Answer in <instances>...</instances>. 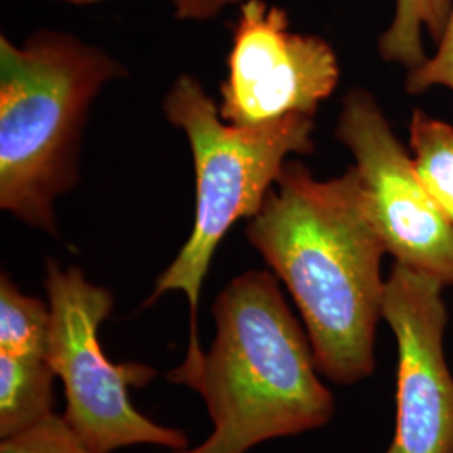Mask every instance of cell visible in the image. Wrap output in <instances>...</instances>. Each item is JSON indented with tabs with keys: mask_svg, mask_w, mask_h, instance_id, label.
Returning <instances> with one entry per match:
<instances>
[{
	"mask_svg": "<svg viewBox=\"0 0 453 453\" xmlns=\"http://www.w3.org/2000/svg\"><path fill=\"white\" fill-rule=\"evenodd\" d=\"M453 0H396L393 22L381 34L378 49L385 61L420 67L428 56L423 50L421 34L426 31L438 44L452 16Z\"/></svg>",
	"mask_w": 453,
	"mask_h": 453,
	"instance_id": "obj_10",
	"label": "cell"
},
{
	"mask_svg": "<svg viewBox=\"0 0 453 453\" xmlns=\"http://www.w3.org/2000/svg\"><path fill=\"white\" fill-rule=\"evenodd\" d=\"M123 69L65 33H35L19 48L0 37V207L58 234L54 200L78 180L88 110Z\"/></svg>",
	"mask_w": 453,
	"mask_h": 453,
	"instance_id": "obj_3",
	"label": "cell"
},
{
	"mask_svg": "<svg viewBox=\"0 0 453 453\" xmlns=\"http://www.w3.org/2000/svg\"><path fill=\"white\" fill-rule=\"evenodd\" d=\"M46 291L49 363L65 385V418L89 450L140 443L185 449L183 432L153 423L131 405L130 388L145 387L157 372L138 363L114 365L103 351L97 331L113 309L111 292L52 259L46 260Z\"/></svg>",
	"mask_w": 453,
	"mask_h": 453,
	"instance_id": "obj_5",
	"label": "cell"
},
{
	"mask_svg": "<svg viewBox=\"0 0 453 453\" xmlns=\"http://www.w3.org/2000/svg\"><path fill=\"white\" fill-rule=\"evenodd\" d=\"M417 172L453 222V125L417 110L410 123Z\"/></svg>",
	"mask_w": 453,
	"mask_h": 453,
	"instance_id": "obj_12",
	"label": "cell"
},
{
	"mask_svg": "<svg viewBox=\"0 0 453 453\" xmlns=\"http://www.w3.org/2000/svg\"><path fill=\"white\" fill-rule=\"evenodd\" d=\"M438 280L393 265L381 316L398 344L396 425L387 453H453V376L443 353L449 321Z\"/></svg>",
	"mask_w": 453,
	"mask_h": 453,
	"instance_id": "obj_8",
	"label": "cell"
},
{
	"mask_svg": "<svg viewBox=\"0 0 453 453\" xmlns=\"http://www.w3.org/2000/svg\"><path fill=\"white\" fill-rule=\"evenodd\" d=\"M336 136L357 160L374 228L396 264L453 286V222L370 93L351 91Z\"/></svg>",
	"mask_w": 453,
	"mask_h": 453,
	"instance_id": "obj_6",
	"label": "cell"
},
{
	"mask_svg": "<svg viewBox=\"0 0 453 453\" xmlns=\"http://www.w3.org/2000/svg\"><path fill=\"white\" fill-rule=\"evenodd\" d=\"M166 119L185 131L196 173L195 222L188 241L155 284L146 306L163 294L181 291L190 304V344L185 361L168 372L177 383L198 370L200 348L196 311L211 257L228 228L254 219L274 187L291 153L312 151V118L291 114L257 127H235L222 119L217 104L192 76H180L165 97Z\"/></svg>",
	"mask_w": 453,
	"mask_h": 453,
	"instance_id": "obj_4",
	"label": "cell"
},
{
	"mask_svg": "<svg viewBox=\"0 0 453 453\" xmlns=\"http://www.w3.org/2000/svg\"><path fill=\"white\" fill-rule=\"evenodd\" d=\"M247 239L291 292L318 370L340 385L372 374L387 250L357 168L319 181L286 163Z\"/></svg>",
	"mask_w": 453,
	"mask_h": 453,
	"instance_id": "obj_1",
	"label": "cell"
},
{
	"mask_svg": "<svg viewBox=\"0 0 453 453\" xmlns=\"http://www.w3.org/2000/svg\"><path fill=\"white\" fill-rule=\"evenodd\" d=\"M175 14L183 20H209L228 5L241 0H170Z\"/></svg>",
	"mask_w": 453,
	"mask_h": 453,
	"instance_id": "obj_15",
	"label": "cell"
},
{
	"mask_svg": "<svg viewBox=\"0 0 453 453\" xmlns=\"http://www.w3.org/2000/svg\"><path fill=\"white\" fill-rule=\"evenodd\" d=\"M177 453H192V452H177Z\"/></svg>",
	"mask_w": 453,
	"mask_h": 453,
	"instance_id": "obj_17",
	"label": "cell"
},
{
	"mask_svg": "<svg viewBox=\"0 0 453 453\" xmlns=\"http://www.w3.org/2000/svg\"><path fill=\"white\" fill-rule=\"evenodd\" d=\"M65 2H74V4H93V2H97V0H65Z\"/></svg>",
	"mask_w": 453,
	"mask_h": 453,
	"instance_id": "obj_16",
	"label": "cell"
},
{
	"mask_svg": "<svg viewBox=\"0 0 453 453\" xmlns=\"http://www.w3.org/2000/svg\"><path fill=\"white\" fill-rule=\"evenodd\" d=\"M432 86H445L453 91V9L435 56L428 58L420 67L408 71V93H423Z\"/></svg>",
	"mask_w": 453,
	"mask_h": 453,
	"instance_id": "obj_14",
	"label": "cell"
},
{
	"mask_svg": "<svg viewBox=\"0 0 453 453\" xmlns=\"http://www.w3.org/2000/svg\"><path fill=\"white\" fill-rule=\"evenodd\" d=\"M54 376L48 357L0 355V437L54 413Z\"/></svg>",
	"mask_w": 453,
	"mask_h": 453,
	"instance_id": "obj_9",
	"label": "cell"
},
{
	"mask_svg": "<svg viewBox=\"0 0 453 453\" xmlns=\"http://www.w3.org/2000/svg\"><path fill=\"white\" fill-rule=\"evenodd\" d=\"M0 453H93L65 417L50 413L33 426L2 438Z\"/></svg>",
	"mask_w": 453,
	"mask_h": 453,
	"instance_id": "obj_13",
	"label": "cell"
},
{
	"mask_svg": "<svg viewBox=\"0 0 453 453\" xmlns=\"http://www.w3.org/2000/svg\"><path fill=\"white\" fill-rule=\"evenodd\" d=\"M211 351L179 385L209 408L213 432L192 453H245L257 443L321 428L334 400L318 378L309 336L288 308L274 277H235L213 304Z\"/></svg>",
	"mask_w": 453,
	"mask_h": 453,
	"instance_id": "obj_2",
	"label": "cell"
},
{
	"mask_svg": "<svg viewBox=\"0 0 453 453\" xmlns=\"http://www.w3.org/2000/svg\"><path fill=\"white\" fill-rule=\"evenodd\" d=\"M50 309L19 291L9 275L0 279V355L49 359Z\"/></svg>",
	"mask_w": 453,
	"mask_h": 453,
	"instance_id": "obj_11",
	"label": "cell"
},
{
	"mask_svg": "<svg viewBox=\"0 0 453 453\" xmlns=\"http://www.w3.org/2000/svg\"><path fill=\"white\" fill-rule=\"evenodd\" d=\"M219 113L235 127L314 116L340 80L338 58L318 35L292 33L284 9L247 0L234 29Z\"/></svg>",
	"mask_w": 453,
	"mask_h": 453,
	"instance_id": "obj_7",
	"label": "cell"
}]
</instances>
